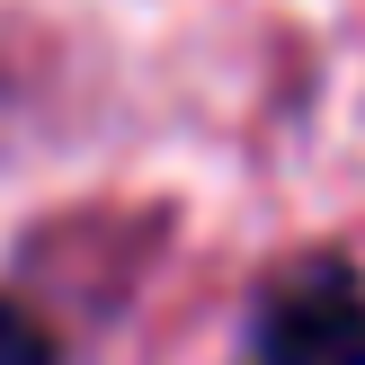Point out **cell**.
I'll list each match as a JSON object with an SVG mask.
<instances>
[{"label": "cell", "mask_w": 365, "mask_h": 365, "mask_svg": "<svg viewBox=\"0 0 365 365\" xmlns=\"http://www.w3.org/2000/svg\"><path fill=\"white\" fill-rule=\"evenodd\" d=\"M241 365H365V285L348 259H312L259 303Z\"/></svg>", "instance_id": "1"}, {"label": "cell", "mask_w": 365, "mask_h": 365, "mask_svg": "<svg viewBox=\"0 0 365 365\" xmlns=\"http://www.w3.org/2000/svg\"><path fill=\"white\" fill-rule=\"evenodd\" d=\"M0 365H53V339L36 330L18 303H0Z\"/></svg>", "instance_id": "2"}]
</instances>
